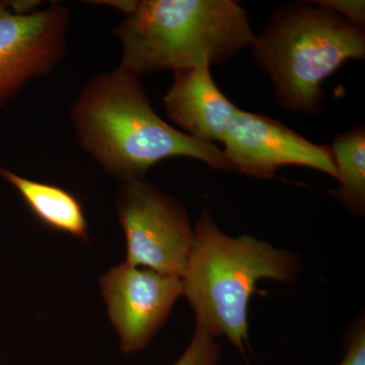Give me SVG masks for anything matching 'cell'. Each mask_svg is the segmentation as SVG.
<instances>
[{"label": "cell", "mask_w": 365, "mask_h": 365, "mask_svg": "<svg viewBox=\"0 0 365 365\" xmlns=\"http://www.w3.org/2000/svg\"><path fill=\"white\" fill-rule=\"evenodd\" d=\"M79 144L120 182L146 177L173 158L232 170L223 150L170 126L151 106L141 78L114 69L90 79L69 111Z\"/></svg>", "instance_id": "6da1fadb"}, {"label": "cell", "mask_w": 365, "mask_h": 365, "mask_svg": "<svg viewBox=\"0 0 365 365\" xmlns=\"http://www.w3.org/2000/svg\"><path fill=\"white\" fill-rule=\"evenodd\" d=\"M302 259L251 235H225L204 209L194 227V242L181 276L182 297L215 337L227 338L246 356L250 350L249 307L261 280L292 283L302 272Z\"/></svg>", "instance_id": "7a4b0ae2"}, {"label": "cell", "mask_w": 365, "mask_h": 365, "mask_svg": "<svg viewBox=\"0 0 365 365\" xmlns=\"http://www.w3.org/2000/svg\"><path fill=\"white\" fill-rule=\"evenodd\" d=\"M114 35L122 46L117 68L138 78L222 63L256 40L234 0H136Z\"/></svg>", "instance_id": "3957f363"}, {"label": "cell", "mask_w": 365, "mask_h": 365, "mask_svg": "<svg viewBox=\"0 0 365 365\" xmlns=\"http://www.w3.org/2000/svg\"><path fill=\"white\" fill-rule=\"evenodd\" d=\"M255 63L269 74L285 111L319 115L324 81L348 60H364L365 33L313 2L278 7L256 37Z\"/></svg>", "instance_id": "277c9868"}, {"label": "cell", "mask_w": 365, "mask_h": 365, "mask_svg": "<svg viewBox=\"0 0 365 365\" xmlns=\"http://www.w3.org/2000/svg\"><path fill=\"white\" fill-rule=\"evenodd\" d=\"M116 212L126 241V263L181 278L194 228L181 201L145 178L121 182Z\"/></svg>", "instance_id": "5b68a950"}, {"label": "cell", "mask_w": 365, "mask_h": 365, "mask_svg": "<svg viewBox=\"0 0 365 365\" xmlns=\"http://www.w3.org/2000/svg\"><path fill=\"white\" fill-rule=\"evenodd\" d=\"M69 21L71 9L58 1L30 14L0 1V106L56 66L66 54Z\"/></svg>", "instance_id": "8992f818"}, {"label": "cell", "mask_w": 365, "mask_h": 365, "mask_svg": "<svg viewBox=\"0 0 365 365\" xmlns=\"http://www.w3.org/2000/svg\"><path fill=\"white\" fill-rule=\"evenodd\" d=\"M100 292L125 354L150 344L182 297L181 278L126 262L101 277Z\"/></svg>", "instance_id": "52a82bcc"}, {"label": "cell", "mask_w": 365, "mask_h": 365, "mask_svg": "<svg viewBox=\"0 0 365 365\" xmlns=\"http://www.w3.org/2000/svg\"><path fill=\"white\" fill-rule=\"evenodd\" d=\"M222 143L232 170L268 179L287 165L319 170L336 179L330 145L307 140L273 118L237 110Z\"/></svg>", "instance_id": "ba28073f"}, {"label": "cell", "mask_w": 365, "mask_h": 365, "mask_svg": "<svg viewBox=\"0 0 365 365\" xmlns=\"http://www.w3.org/2000/svg\"><path fill=\"white\" fill-rule=\"evenodd\" d=\"M163 103L168 116L185 133L208 143H222L239 110L218 88L207 66L174 71Z\"/></svg>", "instance_id": "9c48e42d"}, {"label": "cell", "mask_w": 365, "mask_h": 365, "mask_svg": "<svg viewBox=\"0 0 365 365\" xmlns=\"http://www.w3.org/2000/svg\"><path fill=\"white\" fill-rule=\"evenodd\" d=\"M0 176L19 192L41 222L81 241H88L85 210L81 201L71 192L55 185L21 177L4 168H0Z\"/></svg>", "instance_id": "30bf717a"}, {"label": "cell", "mask_w": 365, "mask_h": 365, "mask_svg": "<svg viewBox=\"0 0 365 365\" xmlns=\"http://www.w3.org/2000/svg\"><path fill=\"white\" fill-rule=\"evenodd\" d=\"M337 188L331 194L353 215L365 212V128L364 125L334 137L330 145Z\"/></svg>", "instance_id": "8fae6325"}, {"label": "cell", "mask_w": 365, "mask_h": 365, "mask_svg": "<svg viewBox=\"0 0 365 365\" xmlns=\"http://www.w3.org/2000/svg\"><path fill=\"white\" fill-rule=\"evenodd\" d=\"M222 347L215 336L199 323L192 339L180 359L172 365H218Z\"/></svg>", "instance_id": "7c38bea8"}, {"label": "cell", "mask_w": 365, "mask_h": 365, "mask_svg": "<svg viewBox=\"0 0 365 365\" xmlns=\"http://www.w3.org/2000/svg\"><path fill=\"white\" fill-rule=\"evenodd\" d=\"M344 356L339 365H365V321L360 316L343 338Z\"/></svg>", "instance_id": "4fadbf2b"}, {"label": "cell", "mask_w": 365, "mask_h": 365, "mask_svg": "<svg viewBox=\"0 0 365 365\" xmlns=\"http://www.w3.org/2000/svg\"><path fill=\"white\" fill-rule=\"evenodd\" d=\"M337 14L353 26L364 29L365 24V2L364 0H318L312 1Z\"/></svg>", "instance_id": "5bb4252c"}]
</instances>
